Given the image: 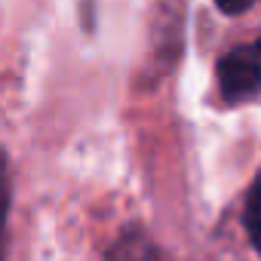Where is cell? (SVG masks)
Listing matches in <instances>:
<instances>
[{
    "instance_id": "5",
    "label": "cell",
    "mask_w": 261,
    "mask_h": 261,
    "mask_svg": "<svg viewBox=\"0 0 261 261\" xmlns=\"http://www.w3.org/2000/svg\"><path fill=\"white\" fill-rule=\"evenodd\" d=\"M252 4H255V0H215V7H218L224 16H240V13H246Z\"/></svg>"
},
{
    "instance_id": "3",
    "label": "cell",
    "mask_w": 261,
    "mask_h": 261,
    "mask_svg": "<svg viewBox=\"0 0 261 261\" xmlns=\"http://www.w3.org/2000/svg\"><path fill=\"white\" fill-rule=\"evenodd\" d=\"M243 224H246V233H249L252 249L261 255V172L255 175V181H252V188H249V194H246Z\"/></svg>"
},
{
    "instance_id": "1",
    "label": "cell",
    "mask_w": 261,
    "mask_h": 261,
    "mask_svg": "<svg viewBox=\"0 0 261 261\" xmlns=\"http://www.w3.org/2000/svg\"><path fill=\"white\" fill-rule=\"evenodd\" d=\"M218 89L233 105L261 92V40L233 46L218 59Z\"/></svg>"
},
{
    "instance_id": "2",
    "label": "cell",
    "mask_w": 261,
    "mask_h": 261,
    "mask_svg": "<svg viewBox=\"0 0 261 261\" xmlns=\"http://www.w3.org/2000/svg\"><path fill=\"white\" fill-rule=\"evenodd\" d=\"M108 261H157V246L142 230H126L111 246Z\"/></svg>"
},
{
    "instance_id": "4",
    "label": "cell",
    "mask_w": 261,
    "mask_h": 261,
    "mask_svg": "<svg viewBox=\"0 0 261 261\" xmlns=\"http://www.w3.org/2000/svg\"><path fill=\"white\" fill-rule=\"evenodd\" d=\"M7 218H10V166H7V154H4V148H0V261H4Z\"/></svg>"
}]
</instances>
